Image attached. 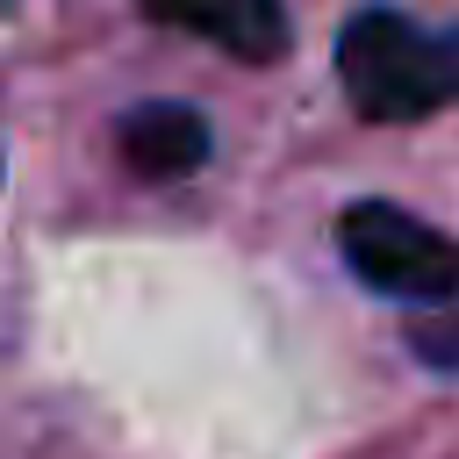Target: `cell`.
Returning a JSON list of instances; mask_svg holds the SVG:
<instances>
[{
	"instance_id": "277c9868",
	"label": "cell",
	"mask_w": 459,
	"mask_h": 459,
	"mask_svg": "<svg viewBox=\"0 0 459 459\" xmlns=\"http://www.w3.org/2000/svg\"><path fill=\"white\" fill-rule=\"evenodd\" d=\"M122 158L143 179H186L208 158V122L186 100H143L122 115Z\"/></svg>"
},
{
	"instance_id": "3957f363",
	"label": "cell",
	"mask_w": 459,
	"mask_h": 459,
	"mask_svg": "<svg viewBox=\"0 0 459 459\" xmlns=\"http://www.w3.org/2000/svg\"><path fill=\"white\" fill-rule=\"evenodd\" d=\"M151 22H165V29H186V36H201V43H215V50H230V57H244V65H265V57H280L287 50V7L280 0H136Z\"/></svg>"
},
{
	"instance_id": "5b68a950",
	"label": "cell",
	"mask_w": 459,
	"mask_h": 459,
	"mask_svg": "<svg viewBox=\"0 0 459 459\" xmlns=\"http://www.w3.org/2000/svg\"><path fill=\"white\" fill-rule=\"evenodd\" d=\"M416 351H423L430 366H452V373H459V316H452V323H423V330H416Z\"/></svg>"
},
{
	"instance_id": "7a4b0ae2",
	"label": "cell",
	"mask_w": 459,
	"mask_h": 459,
	"mask_svg": "<svg viewBox=\"0 0 459 459\" xmlns=\"http://www.w3.org/2000/svg\"><path fill=\"white\" fill-rule=\"evenodd\" d=\"M337 251L387 301H459V244L394 201H351L337 215Z\"/></svg>"
},
{
	"instance_id": "6da1fadb",
	"label": "cell",
	"mask_w": 459,
	"mask_h": 459,
	"mask_svg": "<svg viewBox=\"0 0 459 459\" xmlns=\"http://www.w3.org/2000/svg\"><path fill=\"white\" fill-rule=\"evenodd\" d=\"M337 79L366 122H423L459 100V29H423L394 7H366L337 36Z\"/></svg>"
}]
</instances>
